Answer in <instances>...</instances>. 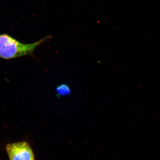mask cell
<instances>
[{
  "mask_svg": "<svg viewBox=\"0 0 160 160\" xmlns=\"http://www.w3.org/2000/svg\"><path fill=\"white\" fill-rule=\"evenodd\" d=\"M6 150L10 160H34L33 152L26 142L8 144Z\"/></svg>",
  "mask_w": 160,
  "mask_h": 160,
  "instance_id": "cell-2",
  "label": "cell"
},
{
  "mask_svg": "<svg viewBox=\"0 0 160 160\" xmlns=\"http://www.w3.org/2000/svg\"><path fill=\"white\" fill-rule=\"evenodd\" d=\"M45 37L35 42L25 44L12 37L10 35L0 34V58L6 60L12 59L33 54L37 47L49 39Z\"/></svg>",
  "mask_w": 160,
  "mask_h": 160,
  "instance_id": "cell-1",
  "label": "cell"
},
{
  "mask_svg": "<svg viewBox=\"0 0 160 160\" xmlns=\"http://www.w3.org/2000/svg\"><path fill=\"white\" fill-rule=\"evenodd\" d=\"M56 92L58 97L68 96L71 94V90L70 87L66 84H62L57 86Z\"/></svg>",
  "mask_w": 160,
  "mask_h": 160,
  "instance_id": "cell-3",
  "label": "cell"
}]
</instances>
